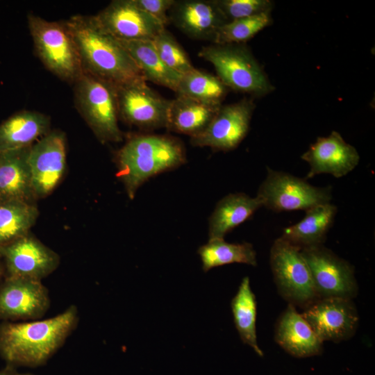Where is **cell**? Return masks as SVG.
Here are the masks:
<instances>
[{
	"instance_id": "d6986e66",
	"label": "cell",
	"mask_w": 375,
	"mask_h": 375,
	"mask_svg": "<svg viewBox=\"0 0 375 375\" xmlns=\"http://www.w3.org/2000/svg\"><path fill=\"white\" fill-rule=\"evenodd\" d=\"M275 340L285 351L297 358L316 356L322 350L323 342L290 303L276 323Z\"/></svg>"
},
{
	"instance_id": "3957f363",
	"label": "cell",
	"mask_w": 375,
	"mask_h": 375,
	"mask_svg": "<svg viewBox=\"0 0 375 375\" xmlns=\"http://www.w3.org/2000/svg\"><path fill=\"white\" fill-rule=\"evenodd\" d=\"M186 161L185 147L169 135L142 134L131 137L116 156L117 176L133 199L149 178L174 169Z\"/></svg>"
},
{
	"instance_id": "7c38bea8",
	"label": "cell",
	"mask_w": 375,
	"mask_h": 375,
	"mask_svg": "<svg viewBox=\"0 0 375 375\" xmlns=\"http://www.w3.org/2000/svg\"><path fill=\"white\" fill-rule=\"evenodd\" d=\"M301 315L322 342L347 340L358 324V315L350 299L320 298L305 308Z\"/></svg>"
},
{
	"instance_id": "30bf717a",
	"label": "cell",
	"mask_w": 375,
	"mask_h": 375,
	"mask_svg": "<svg viewBox=\"0 0 375 375\" xmlns=\"http://www.w3.org/2000/svg\"><path fill=\"white\" fill-rule=\"evenodd\" d=\"M256 105L253 99L221 106L214 118L200 134L190 138L194 147H208L215 151L235 149L247 135Z\"/></svg>"
},
{
	"instance_id": "277c9868",
	"label": "cell",
	"mask_w": 375,
	"mask_h": 375,
	"mask_svg": "<svg viewBox=\"0 0 375 375\" xmlns=\"http://www.w3.org/2000/svg\"><path fill=\"white\" fill-rule=\"evenodd\" d=\"M199 56L210 62L217 77L229 89L253 97L273 92L261 65L245 44H212L202 47Z\"/></svg>"
},
{
	"instance_id": "ffe728a7",
	"label": "cell",
	"mask_w": 375,
	"mask_h": 375,
	"mask_svg": "<svg viewBox=\"0 0 375 375\" xmlns=\"http://www.w3.org/2000/svg\"><path fill=\"white\" fill-rule=\"evenodd\" d=\"M31 147L0 153V203H30L31 199L35 197L28 164Z\"/></svg>"
},
{
	"instance_id": "d6a6232c",
	"label": "cell",
	"mask_w": 375,
	"mask_h": 375,
	"mask_svg": "<svg viewBox=\"0 0 375 375\" xmlns=\"http://www.w3.org/2000/svg\"><path fill=\"white\" fill-rule=\"evenodd\" d=\"M142 10L158 20L165 27L169 24V10L175 0H133Z\"/></svg>"
},
{
	"instance_id": "7402d4cb",
	"label": "cell",
	"mask_w": 375,
	"mask_h": 375,
	"mask_svg": "<svg viewBox=\"0 0 375 375\" xmlns=\"http://www.w3.org/2000/svg\"><path fill=\"white\" fill-rule=\"evenodd\" d=\"M221 106L176 95L169 102L165 128L190 138L196 136L206 128Z\"/></svg>"
},
{
	"instance_id": "836d02e7",
	"label": "cell",
	"mask_w": 375,
	"mask_h": 375,
	"mask_svg": "<svg viewBox=\"0 0 375 375\" xmlns=\"http://www.w3.org/2000/svg\"><path fill=\"white\" fill-rule=\"evenodd\" d=\"M0 375H26V374H19L17 373H15L12 371H10L8 369L4 370V371H0Z\"/></svg>"
},
{
	"instance_id": "f546056e",
	"label": "cell",
	"mask_w": 375,
	"mask_h": 375,
	"mask_svg": "<svg viewBox=\"0 0 375 375\" xmlns=\"http://www.w3.org/2000/svg\"><path fill=\"white\" fill-rule=\"evenodd\" d=\"M271 12L228 22L218 30L212 44H243L272 24Z\"/></svg>"
},
{
	"instance_id": "ac0fdd59",
	"label": "cell",
	"mask_w": 375,
	"mask_h": 375,
	"mask_svg": "<svg viewBox=\"0 0 375 375\" xmlns=\"http://www.w3.org/2000/svg\"><path fill=\"white\" fill-rule=\"evenodd\" d=\"M168 16L189 38L212 43L219 28L228 22L215 0H175Z\"/></svg>"
},
{
	"instance_id": "44dd1931",
	"label": "cell",
	"mask_w": 375,
	"mask_h": 375,
	"mask_svg": "<svg viewBox=\"0 0 375 375\" xmlns=\"http://www.w3.org/2000/svg\"><path fill=\"white\" fill-rule=\"evenodd\" d=\"M51 120L43 113L22 110L0 124V153L31 147L33 142L49 131Z\"/></svg>"
},
{
	"instance_id": "4316f807",
	"label": "cell",
	"mask_w": 375,
	"mask_h": 375,
	"mask_svg": "<svg viewBox=\"0 0 375 375\" xmlns=\"http://www.w3.org/2000/svg\"><path fill=\"white\" fill-rule=\"evenodd\" d=\"M204 272L231 263L257 265L256 253L249 242L229 243L224 238L209 239L198 249Z\"/></svg>"
},
{
	"instance_id": "cb8c5ba5",
	"label": "cell",
	"mask_w": 375,
	"mask_h": 375,
	"mask_svg": "<svg viewBox=\"0 0 375 375\" xmlns=\"http://www.w3.org/2000/svg\"><path fill=\"white\" fill-rule=\"evenodd\" d=\"M262 206L257 197H251L244 193H231L223 197L209 218V239L224 238Z\"/></svg>"
},
{
	"instance_id": "4dcf8cb0",
	"label": "cell",
	"mask_w": 375,
	"mask_h": 375,
	"mask_svg": "<svg viewBox=\"0 0 375 375\" xmlns=\"http://www.w3.org/2000/svg\"><path fill=\"white\" fill-rule=\"evenodd\" d=\"M151 42L163 63L173 71L182 75L194 68L185 51L166 28Z\"/></svg>"
},
{
	"instance_id": "6da1fadb",
	"label": "cell",
	"mask_w": 375,
	"mask_h": 375,
	"mask_svg": "<svg viewBox=\"0 0 375 375\" xmlns=\"http://www.w3.org/2000/svg\"><path fill=\"white\" fill-rule=\"evenodd\" d=\"M66 23L77 45L83 72L116 88L146 81L120 42L104 31L94 16L74 15Z\"/></svg>"
},
{
	"instance_id": "d590c367",
	"label": "cell",
	"mask_w": 375,
	"mask_h": 375,
	"mask_svg": "<svg viewBox=\"0 0 375 375\" xmlns=\"http://www.w3.org/2000/svg\"><path fill=\"white\" fill-rule=\"evenodd\" d=\"M26 375H31V374H26Z\"/></svg>"
},
{
	"instance_id": "e0dca14e",
	"label": "cell",
	"mask_w": 375,
	"mask_h": 375,
	"mask_svg": "<svg viewBox=\"0 0 375 375\" xmlns=\"http://www.w3.org/2000/svg\"><path fill=\"white\" fill-rule=\"evenodd\" d=\"M301 158L310 167L306 180L321 174L341 178L354 169L360 161L356 149L335 131L328 136L317 138Z\"/></svg>"
},
{
	"instance_id": "8fae6325",
	"label": "cell",
	"mask_w": 375,
	"mask_h": 375,
	"mask_svg": "<svg viewBox=\"0 0 375 375\" xmlns=\"http://www.w3.org/2000/svg\"><path fill=\"white\" fill-rule=\"evenodd\" d=\"M66 159V138L60 131L47 133L30 147L28 164L35 197H45L56 188Z\"/></svg>"
},
{
	"instance_id": "484cf974",
	"label": "cell",
	"mask_w": 375,
	"mask_h": 375,
	"mask_svg": "<svg viewBox=\"0 0 375 375\" xmlns=\"http://www.w3.org/2000/svg\"><path fill=\"white\" fill-rule=\"evenodd\" d=\"M231 310L235 328L242 342L251 347L260 356L263 353L257 342L256 297L249 277L243 278L236 294L231 300Z\"/></svg>"
},
{
	"instance_id": "52a82bcc",
	"label": "cell",
	"mask_w": 375,
	"mask_h": 375,
	"mask_svg": "<svg viewBox=\"0 0 375 375\" xmlns=\"http://www.w3.org/2000/svg\"><path fill=\"white\" fill-rule=\"evenodd\" d=\"M270 265L278 292L289 303L304 309L319 299L301 249L277 238L270 250Z\"/></svg>"
},
{
	"instance_id": "8992f818",
	"label": "cell",
	"mask_w": 375,
	"mask_h": 375,
	"mask_svg": "<svg viewBox=\"0 0 375 375\" xmlns=\"http://www.w3.org/2000/svg\"><path fill=\"white\" fill-rule=\"evenodd\" d=\"M74 83L76 108L97 138L103 143L122 141L117 88L85 72Z\"/></svg>"
},
{
	"instance_id": "9c48e42d",
	"label": "cell",
	"mask_w": 375,
	"mask_h": 375,
	"mask_svg": "<svg viewBox=\"0 0 375 375\" xmlns=\"http://www.w3.org/2000/svg\"><path fill=\"white\" fill-rule=\"evenodd\" d=\"M301 254L310 269L319 299H352L358 285L353 267L323 244L303 248Z\"/></svg>"
},
{
	"instance_id": "83f0119b",
	"label": "cell",
	"mask_w": 375,
	"mask_h": 375,
	"mask_svg": "<svg viewBox=\"0 0 375 375\" xmlns=\"http://www.w3.org/2000/svg\"><path fill=\"white\" fill-rule=\"evenodd\" d=\"M229 89L217 76L195 67L181 75L175 92L210 105H222Z\"/></svg>"
},
{
	"instance_id": "7a4b0ae2",
	"label": "cell",
	"mask_w": 375,
	"mask_h": 375,
	"mask_svg": "<svg viewBox=\"0 0 375 375\" xmlns=\"http://www.w3.org/2000/svg\"><path fill=\"white\" fill-rule=\"evenodd\" d=\"M78 321L76 308L43 320L0 324V355L10 365L35 367L64 343Z\"/></svg>"
},
{
	"instance_id": "5bb4252c",
	"label": "cell",
	"mask_w": 375,
	"mask_h": 375,
	"mask_svg": "<svg viewBox=\"0 0 375 375\" xmlns=\"http://www.w3.org/2000/svg\"><path fill=\"white\" fill-rule=\"evenodd\" d=\"M119 116L145 130L166 127L170 101L151 90L146 81L117 88Z\"/></svg>"
},
{
	"instance_id": "ba28073f",
	"label": "cell",
	"mask_w": 375,
	"mask_h": 375,
	"mask_svg": "<svg viewBox=\"0 0 375 375\" xmlns=\"http://www.w3.org/2000/svg\"><path fill=\"white\" fill-rule=\"evenodd\" d=\"M267 176L256 197L262 206L276 212L307 210L330 203L332 188L312 185L305 178L267 167Z\"/></svg>"
},
{
	"instance_id": "603a6c76",
	"label": "cell",
	"mask_w": 375,
	"mask_h": 375,
	"mask_svg": "<svg viewBox=\"0 0 375 375\" xmlns=\"http://www.w3.org/2000/svg\"><path fill=\"white\" fill-rule=\"evenodd\" d=\"M337 210L331 203L309 208L301 220L284 228L281 237L301 249L323 244Z\"/></svg>"
},
{
	"instance_id": "f1b7e54d",
	"label": "cell",
	"mask_w": 375,
	"mask_h": 375,
	"mask_svg": "<svg viewBox=\"0 0 375 375\" xmlns=\"http://www.w3.org/2000/svg\"><path fill=\"white\" fill-rule=\"evenodd\" d=\"M38 216L37 208L31 203H0V248L27 235Z\"/></svg>"
},
{
	"instance_id": "2e32d148",
	"label": "cell",
	"mask_w": 375,
	"mask_h": 375,
	"mask_svg": "<svg viewBox=\"0 0 375 375\" xmlns=\"http://www.w3.org/2000/svg\"><path fill=\"white\" fill-rule=\"evenodd\" d=\"M49 304L48 290L41 281L6 277L0 286V320L38 319Z\"/></svg>"
},
{
	"instance_id": "5b68a950",
	"label": "cell",
	"mask_w": 375,
	"mask_h": 375,
	"mask_svg": "<svg viewBox=\"0 0 375 375\" xmlns=\"http://www.w3.org/2000/svg\"><path fill=\"white\" fill-rule=\"evenodd\" d=\"M28 24L35 53L46 68L62 81L75 83L83 69L66 22H49L30 13Z\"/></svg>"
},
{
	"instance_id": "d4e9b609",
	"label": "cell",
	"mask_w": 375,
	"mask_h": 375,
	"mask_svg": "<svg viewBox=\"0 0 375 375\" xmlns=\"http://www.w3.org/2000/svg\"><path fill=\"white\" fill-rule=\"evenodd\" d=\"M144 79L176 91L181 74L167 67L158 55L151 41H121Z\"/></svg>"
},
{
	"instance_id": "4fadbf2b",
	"label": "cell",
	"mask_w": 375,
	"mask_h": 375,
	"mask_svg": "<svg viewBox=\"0 0 375 375\" xmlns=\"http://www.w3.org/2000/svg\"><path fill=\"white\" fill-rule=\"evenodd\" d=\"M94 17L101 27L121 41H151L165 27L133 0H114Z\"/></svg>"
},
{
	"instance_id": "9a60e30c",
	"label": "cell",
	"mask_w": 375,
	"mask_h": 375,
	"mask_svg": "<svg viewBox=\"0 0 375 375\" xmlns=\"http://www.w3.org/2000/svg\"><path fill=\"white\" fill-rule=\"evenodd\" d=\"M7 277L36 281L52 273L58 266V255L28 234L0 248Z\"/></svg>"
},
{
	"instance_id": "1f68e13d",
	"label": "cell",
	"mask_w": 375,
	"mask_h": 375,
	"mask_svg": "<svg viewBox=\"0 0 375 375\" xmlns=\"http://www.w3.org/2000/svg\"><path fill=\"white\" fill-rule=\"evenodd\" d=\"M228 22L272 12L269 0H215Z\"/></svg>"
},
{
	"instance_id": "e575fe53",
	"label": "cell",
	"mask_w": 375,
	"mask_h": 375,
	"mask_svg": "<svg viewBox=\"0 0 375 375\" xmlns=\"http://www.w3.org/2000/svg\"><path fill=\"white\" fill-rule=\"evenodd\" d=\"M1 274H2V271H1V268L0 267V278H1Z\"/></svg>"
}]
</instances>
